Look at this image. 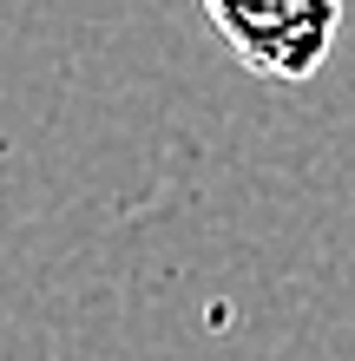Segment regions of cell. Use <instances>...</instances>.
Here are the masks:
<instances>
[{"label":"cell","instance_id":"obj_1","mask_svg":"<svg viewBox=\"0 0 355 361\" xmlns=\"http://www.w3.org/2000/svg\"><path fill=\"white\" fill-rule=\"evenodd\" d=\"M224 47L270 86H303L336 47L342 0H204Z\"/></svg>","mask_w":355,"mask_h":361}]
</instances>
